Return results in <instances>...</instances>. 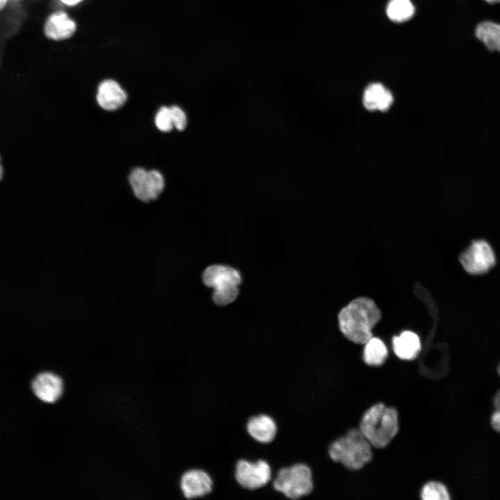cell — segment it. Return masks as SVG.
Returning a JSON list of instances; mask_svg holds the SVG:
<instances>
[{"label": "cell", "mask_w": 500, "mask_h": 500, "mask_svg": "<svg viewBox=\"0 0 500 500\" xmlns=\"http://www.w3.org/2000/svg\"><path fill=\"white\" fill-rule=\"evenodd\" d=\"M76 30V22L64 11L51 12L43 25L44 36L53 41H62L71 38Z\"/></svg>", "instance_id": "10"}, {"label": "cell", "mask_w": 500, "mask_h": 500, "mask_svg": "<svg viewBox=\"0 0 500 500\" xmlns=\"http://www.w3.org/2000/svg\"><path fill=\"white\" fill-rule=\"evenodd\" d=\"M202 278L204 284L213 289L230 284L239 285L242 279L237 269L222 265H214L207 267L203 273Z\"/></svg>", "instance_id": "12"}, {"label": "cell", "mask_w": 500, "mask_h": 500, "mask_svg": "<svg viewBox=\"0 0 500 500\" xmlns=\"http://www.w3.org/2000/svg\"><path fill=\"white\" fill-rule=\"evenodd\" d=\"M179 488L186 500L200 499L212 492L213 480L205 469L192 467L186 469L181 475Z\"/></svg>", "instance_id": "7"}, {"label": "cell", "mask_w": 500, "mask_h": 500, "mask_svg": "<svg viewBox=\"0 0 500 500\" xmlns=\"http://www.w3.org/2000/svg\"><path fill=\"white\" fill-rule=\"evenodd\" d=\"M420 497L423 500H449L450 494L443 483L430 481L422 487Z\"/></svg>", "instance_id": "19"}, {"label": "cell", "mask_w": 500, "mask_h": 500, "mask_svg": "<svg viewBox=\"0 0 500 500\" xmlns=\"http://www.w3.org/2000/svg\"><path fill=\"white\" fill-rule=\"evenodd\" d=\"M394 354L403 360H412L419 355L422 346L419 336L410 331H404L392 341Z\"/></svg>", "instance_id": "13"}, {"label": "cell", "mask_w": 500, "mask_h": 500, "mask_svg": "<svg viewBox=\"0 0 500 500\" xmlns=\"http://www.w3.org/2000/svg\"><path fill=\"white\" fill-rule=\"evenodd\" d=\"M63 4L69 6H73L78 4L80 2H81L83 0H60Z\"/></svg>", "instance_id": "26"}, {"label": "cell", "mask_w": 500, "mask_h": 500, "mask_svg": "<svg viewBox=\"0 0 500 500\" xmlns=\"http://www.w3.org/2000/svg\"><path fill=\"white\" fill-rule=\"evenodd\" d=\"M392 102V93L381 83H370L364 91L363 104L369 110H387Z\"/></svg>", "instance_id": "14"}, {"label": "cell", "mask_w": 500, "mask_h": 500, "mask_svg": "<svg viewBox=\"0 0 500 500\" xmlns=\"http://www.w3.org/2000/svg\"><path fill=\"white\" fill-rule=\"evenodd\" d=\"M157 128L162 132H169L174 128L170 109L166 106L161 107L155 117Z\"/></svg>", "instance_id": "22"}, {"label": "cell", "mask_w": 500, "mask_h": 500, "mask_svg": "<svg viewBox=\"0 0 500 500\" xmlns=\"http://www.w3.org/2000/svg\"><path fill=\"white\" fill-rule=\"evenodd\" d=\"M497 372H498V374H499V376H500V364H499V367H498V368H497Z\"/></svg>", "instance_id": "30"}, {"label": "cell", "mask_w": 500, "mask_h": 500, "mask_svg": "<svg viewBox=\"0 0 500 500\" xmlns=\"http://www.w3.org/2000/svg\"><path fill=\"white\" fill-rule=\"evenodd\" d=\"M3 173V169L2 165L1 163V157H0V181L2 178Z\"/></svg>", "instance_id": "28"}, {"label": "cell", "mask_w": 500, "mask_h": 500, "mask_svg": "<svg viewBox=\"0 0 500 500\" xmlns=\"http://www.w3.org/2000/svg\"><path fill=\"white\" fill-rule=\"evenodd\" d=\"M149 195L151 200H156L162 192L165 181L162 174L157 170L148 171Z\"/></svg>", "instance_id": "21"}, {"label": "cell", "mask_w": 500, "mask_h": 500, "mask_svg": "<svg viewBox=\"0 0 500 500\" xmlns=\"http://www.w3.org/2000/svg\"><path fill=\"white\" fill-rule=\"evenodd\" d=\"M490 425L497 433H500V410H495L490 417Z\"/></svg>", "instance_id": "24"}, {"label": "cell", "mask_w": 500, "mask_h": 500, "mask_svg": "<svg viewBox=\"0 0 500 500\" xmlns=\"http://www.w3.org/2000/svg\"><path fill=\"white\" fill-rule=\"evenodd\" d=\"M372 447L359 428H352L328 447L331 460L349 470H359L372 459Z\"/></svg>", "instance_id": "3"}, {"label": "cell", "mask_w": 500, "mask_h": 500, "mask_svg": "<svg viewBox=\"0 0 500 500\" xmlns=\"http://www.w3.org/2000/svg\"><path fill=\"white\" fill-rule=\"evenodd\" d=\"M9 3L10 0H0V14L7 8Z\"/></svg>", "instance_id": "27"}, {"label": "cell", "mask_w": 500, "mask_h": 500, "mask_svg": "<svg viewBox=\"0 0 500 500\" xmlns=\"http://www.w3.org/2000/svg\"><path fill=\"white\" fill-rule=\"evenodd\" d=\"M485 1L489 3H500V0H484Z\"/></svg>", "instance_id": "29"}, {"label": "cell", "mask_w": 500, "mask_h": 500, "mask_svg": "<svg viewBox=\"0 0 500 500\" xmlns=\"http://www.w3.org/2000/svg\"><path fill=\"white\" fill-rule=\"evenodd\" d=\"M493 406L495 410H500V390L494 394L493 399Z\"/></svg>", "instance_id": "25"}, {"label": "cell", "mask_w": 500, "mask_h": 500, "mask_svg": "<svg viewBox=\"0 0 500 500\" xmlns=\"http://www.w3.org/2000/svg\"><path fill=\"white\" fill-rule=\"evenodd\" d=\"M128 180L135 196L139 200L143 202L151 201L148 171L136 167L130 173Z\"/></svg>", "instance_id": "17"}, {"label": "cell", "mask_w": 500, "mask_h": 500, "mask_svg": "<svg viewBox=\"0 0 500 500\" xmlns=\"http://www.w3.org/2000/svg\"><path fill=\"white\" fill-rule=\"evenodd\" d=\"M459 261L466 272L471 275H481L488 272L495 265L494 251L483 239L475 240L461 253Z\"/></svg>", "instance_id": "6"}, {"label": "cell", "mask_w": 500, "mask_h": 500, "mask_svg": "<svg viewBox=\"0 0 500 500\" xmlns=\"http://www.w3.org/2000/svg\"><path fill=\"white\" fill-rule=\"evenodd\" d=\"M35 396L41 401L52 404L56 403L63 394L65 385L60 376L53 372L38 373L31 382Z\"/></svg>", "instance_id": "8"}, {"label": "cell", "mask_w": 500, "mask_h": 500, "mask_svg": "<svg viewBox=\"0 0 500 500\" xmlns=\"http://www.w3.org/2000/svg\"><path fill=\"white\" fill-rule=\"evenodd\" d=\"M388 356V347L380 338L372 336L364 344L362 360L366 365L372 367L381 366Z\"/></svg>", "instance_id": "15"}, {"label": "cell", "mask_w": 500, "mask_h": 500, "mask_svg": "<svg viewBox=\"0 0 500 500\" xmlns=\"http://www.w3.org/2000/svg\"><path fill=\"white\" fill-rule=\"evenodd\" d=\"M238 285H225L214 288L212 299L219 306H225L234 301L238 295Z\"/></svg>", "instance_id": "20"}, {"label": "cell", "mask_w": 500, "mask_h": 500, "mask_svg": "<svg viewBox=\"0 0 500 500\" xmlns=\"http://www.w3.org/2000/svg\"><path fill=\"white\" fill-rule=\"evenodd\" d=\"M386 13L388 18L394 22L409 20L415 13V8L410 0H390Z\"/></svg>", "instance_id": "18"}, {"label": "cell", "mask_w": 500, "mask_h": 500, "mask_svg": "<svg viewBox=\"0 0 500 500\" xmlns=\"http://www.w3.org/2000/svg\"><path fill=\"white\" fill-rule=\"evenodd\" d=\"M270 483L275 491L291 500L308 496L315 487L312 470L302 462L279 468L273 474Z\"/></svg>", "instance_id": "4"}, {"label": "cell", "mask_w": 500, "mask_h": 500, "mask_svg": "<svg viewBox=\"0 0 500 500\" xmlns=\"http://www.w3.org/2000/svg\"><path fill=\"white\" fill-rule=\"evenodd\" d=\"M339 328L347 340L364 344L373 336L372 328L381 318L375 302L367 297H358L343 307L338 314Z\"/></svg>", "instance_id": "1"}, {"label": "cell", "mask_w": 500, "mask_h": 500, "mask_svg": "<svg viewBox=\"0 0 500 500\" xmlns=\"http://www.w3.org/2000/svg\"><path fill=\"white\" fill-rule=\"evenodd\" d=\"M272 477L271 465L265 459L253 461L240 458L235 464L234 478L243 489L256 490L264 488L272 481Z\"/></svg>", "instance_id": "5"}, {"label": "cell", "mask_w": 500, "mask_h": 500, "mask_svg": "<svg viewBox=\"0 0 500 500\" xmlns=\"http://www.w3.org/2000/svg\"><path fill=\"white\" fill-rule=\"evenodd\" d=\"M247 434L256 442L266 444L273 442L278 433L275 419L269 414L259 413L251 416L245 426Z\"/></svg>", "instance_id": "9"}, {"label": "cell", "mask_w": 500, "mask_h": 500, "mask_svg": "<svg viewBox=\"0 0 500 500\" xmlns=\"http://www.w3.org/2000/svg\"><path fill=\"white\" fill-rule=\"evenodd\" d=\"M174 127L178 131H182L187 125V117L184 111L176 106L169 108Z\"/></svg>", "instance_id": "23"}, {"label": "cell", "mask_w": 500, "mask_h": 500, "mask_svg": "<svg viewBox=\"0 0 500 500\" xmlns=\"http://www.w3.org/2000/svg\"><path fill=\"white\" fill-rule=\"evenodd\" d=\"M126 100V92L117 81L106 79L99 84L97 93V101L103 109L117 110L122 107Z\"/></svg>", "instance_id": "11"}, {"label": "cell", "mask_w": 500, "mask_h": 500, "mask_svg": "<svg viewBox=\"0 0 500 500\" xmlns=\"http://www.w3.org/2000/svg\"><path fill=\"white\" fill-rule=\"evenodd\" d=\"M475 35L488 50L500 52V24L491 21L482 22L476 26Z\"/></svg>", "instance_id": "16"}, {"label": "cell", "mask_w": 500, "mask_h": 500, "mask_svg": "<svg viewBox=\"0 0 500 500\" xmlns=\"http://www.w3.org/2000/svg\"><path fill=\"white\" fill-rule=\"evenodd\" d=\"M399 428L397 410L383 403L369 407L363 414L359 425L362 434L376 449L386 447L395 438Z\"/></svg>", "instance_id": "2"}]
</instances>
